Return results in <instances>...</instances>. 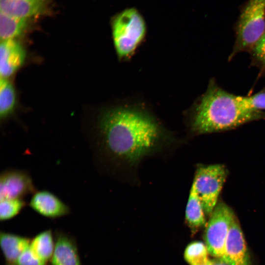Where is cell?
<instances>
[{"instance_id": "1", "label": "cell", "mask_w": 265, "mask_h": 265, "mask_svg": "<svg viewBox=\"0 0 265 265\" xmlns=\"http://www.w3.org/2000/svg\"><path fill=\"white\" fill-rule=\"evenodd\" d=\"M87 141L100 171L133 183L145 159L181 143L149 113L126 106L104 112Z\"/></svg>"}, {"instance_id": "2", "label": "cell", "mask_w": 265, "mask_h": 265, "mask_svg": "<svg viewBox=\"0 0 265 265\" xmlns=\"http://www.w3.org/2000/svg\"><path fill=\"white\" fill-rule=\"evenodd\" d=\"M259 120H265V111L247 108L240 95L226 91L212 78L191 110L189 131L191 135L221 132Z\"/></svg>"}, {"instance_id": "3", "label": "cell", "mask_w": 265, "mask_h": 265, "mask_svg": "<svg viewBox=\"0 0 265 265\" xmlns=\"http://www.w3.org/2000/svg\"><path fill=\"white\" fill-rule=\"evenodd\" d=\"M235 42L228 60L251 51L265 33V0H247L240 8L234 26Z\"/></svg>"}, {"instance_id": "4", "label": "cell", "mask_w": 265, "mask_h": 265, "mask_svg": "<svg viewBox=\"0 0 265 265\" xmlns=\"http://www.w3.org/2000/svg\"><path fill=\"white\" fill-rule=\"evenodd\" d=\"M111 26L118 57L129 58L146 36L147 26L144 17L136 8H127L112 17Z\"/></svg>"}, {"instance_id": "5", "label": "cell", "mask_w": 265, "mask_h": 265, "mask_svg": "<svg viewBox=\"0 0 265 265\" xmlns=\"http://www.w3.org/2000/svg\"><path fill=\"white\" fill-rule=\"evenodd\" d=\"M227 174L226 168L222 164L199 165L196 168L192 185L207 216H211L218 203Z\"/></svg>"}, {"instance_id": "6", "label": "cell", "mask_w": 265, "mask_h": 265, "mask_svg": "<svg viewBox=\"0 0 265 265\" xmlns=\"http://www.w3.org/2000/svg\"><path fill=\"white\" fill-rule=\"evenodd\" d=\"M235 214L227 204L218 202L206 225L205 244L209 253L221 260L224 253L227 237Z\"/></svg>"}, {"instance_id": "7", "label": "cell", "mask_w": 265, "mask_h": 265, "mask_svg": "<svg viewBox=\"0 0 265 265\" xmlns=\"http://www.w3.org/2000/svg\"><path fill=\"white\" fill-rule=\"evenodd\" d=\"M36 189L27 171L7 169L0 176V200L23 199L28 194H33Z\"/></svg>"}, {"instance_id": "8", "label": "cell", "mask_w": 265, "mask_h": 265, "mask_svg": "<svg viewBox=\"0 0 265 265\" xmlns=\"http://www.w3.org/2000/svg\"><path fill=\"white\" fill-rule=\"evenodd\" d=\"M221 261L228 265H251L245 238L236 215L229 229Z\"/></svg>"}, {"instance_id": "9", "label": "cell", "mask_w": 265, "mask_h": 265, "mask_svg": "<svg viewBox=\"0 0 265 265\" xmlns=\"http://www.w3.org/2000/svg\"><path fill=\"white\" fill-rule=\"evenodd\" d=\"M53 233L54 249L49 265H82L76 238L61 230Z\"/></svg>"}, {"instance_id": "10", "label": "cell", "mask_w": 265, "mask_h": 265, "mask_svg": "<svg viewBox=\"0 0 265 265\" xmlns=\"http://www.w3.org/2000/svg\"><path fill=\"white\" fill-rule=\"evenodd\" d=\"M29 206L39 214L52 219L69 214L70 208L52 192L42 190L36 191L29 201Z\"/></svg>"}, {"instance_id": "11", "label": "cell", "mask_w": 265, "mask_h": 265, "mask_svg": "<svg viewBox=\"0 0 265 265\" xmlns=\"http://www.w3.org/2000/svg\"><path fill=\"white\" fill-rule=\"evenodd\" d=\"M26 52L20 44L14 39L1 41L0 46V75L7 79L23 64Z\"/></svg>"}, {"instance_id": "12", "label": "cell", "mask_w": 265, "mask_h": 265, "mask_svg": "<svg viewBox=\"0 0 265 265\" xmlns=\"http://www.w3.org/2000/svg\"><path fill=\"white\" fill-rule=\"evenodd\" d=\"M48 4V0H0V10L8 15L27 19L46 13Z\"/></svg>"}, {"instance_id": "13", "label": "cell", "mask_w": 265, "mask_h": 265, "mask_svg": "<svg viewBox=\"0 0 265 265\" xmlns=\"http://www.w3.org/2000/svg\"><path fill=\"white\" fill-rule=\"evenodd\" d=\"M31 238L1 231L0 244L6 264H14L23 251L30 244Z\"/></svg>"}, {"instance_id": "14", "label": "cell", "mask_w": 265, "mask_h": 265, "mask_svg": "<svg viewBox=\"0 0 265 265\" xmlns=\"http://www.w3.org/2000/svg\"><path fill=\"white\" fill-rule=\"evenodd\" d=\"M205 213L201 202L191 185L185 210L186 223L192 232H196L206 224Z\"/></svg>"}, {"instance_id": "15", "label": "cell", "mask_w": 265, "mask_h": 265, "mask_svg": "<svg viewBox=\"0 0 265 265\" xmlns=\"http://www.w3.org/2000/svg\"><path fill=\"white\" fill-rule=\"evenodd\" d=\"M54 233L52 229L43 231L31 238L30 246L43 261L48 263L54 249Z\"/></svg>"}, {"instance_id": "16", "label": "cell", "mask_w": 265, "mask_h": 265, "mask_svg": "<svg viewBox=\"0 0 265 265\" xmlns=\"http://www.w3.org/2000/svg\"><path fill=\"white\" fill-rule=\"evenodd\" d=\"M27 26V19L19 18L0 12V38L4 41L20 35Z\"/></svg>"}, {"instance_id": "17", "label": "cell", "mask_w": 265, "mask_h": 265, "mask_svg": "<svg viewBox=\"0 0 265 265\" xmlns=\"http://www.w3.org/2000/svg\"><path fill=\"white\" fill-rule=\"evenodd\" d=\"M16 96L14 87L7 79L0 80V116L1 119L7 117L13 111Z\"/></svg>"}, {"instance_id": "18", "label": "cell", "mask_w": 265, "mask_h": 265, "mask_svg": "<svg viewBox=\"0 0 265 265\" xmlns=\"http://www.w3.org/2000/svg\"><path fill=\"white\" fill-rule=\"evenodd\" d=\"M23 199L0 200V220L5 221L17 216L26 206Z\"/></svg>"}, {"instance_id": "19", "label": "cell", "mask_w": 265, "mask_h": 265, "mask_svg": "<svg viewBox=\"0 0 265 265\" xmlns=\"http://www.w3.org/2000/svg\"><path fill=\"white\" fill-rule=\"evenodd\" d=\"M209 252L203 242L199 241L189 243L184 251V258L190 265L203 261L208 259Z\"/></svg>"}, {"instance_id": "20", "label": "cell", "mask_w": 265, "mask_h": 265, "mask_svg": "<svg viewBox=\"0 0 265 265\" xmlns=\"http://www.w3.org/2000/svg\"><path fill=\"white\" fill-rule=\"evenodd\" d=\"M249 53L250 65L259 70L257 80L265 76V33Z\"/></svg>"}, {"instance_id": "21", "label": "cell", "mask_w": 265, "mask_h": 265, "mask_svg": "<svg viewBox=\"0 0 265 265\" xmlns=\"http://www.w3.org/2000/svg\"><path fill=\"white\" fill-rule=\"evenodd\" d=\"M240 98L247 108L255 111H265V87L254 94L240 96Z\"/></svg>"}, {"instance_id": "22", "label": "cell", "mask_w": 265, "mask_h": 265, "mask_svg": "<svg viewBox=\"0 0 265 265\" xmlns=\"http://www.w3.org/2000/svg\"><path fill=\"white\" fill-rule=\"evenodd\" d=\"M16 265H49V264L41 260L28 246L21 254L15 263Z\"/></svg>"}, {"instance_id": "23", "label": "cell", "mask_w": 265, "mask_h": 265, "mask_svg": "<svg viewBox=\"0 0 265 265\" xmlns=\"http://www.w3.org/2000/svg\"><path fill=\"white\" fill-rule=\"evenodd\" d=\"M192 265H213V261L210 260L208 258L205 260L197 263Z\"/></svg>"}, {"instance_id": "24", "label": "cell", "mask_w": 265, "mask_h": 265, "mask_svg": "<svg viewBox=\"0 0 265 265\" xmlns=\"http://www.w3.org/2000/svg\"><path fill=\"white\" fill-rule=\"evenodd\" d=\"M213 265H228V264H226L222 261L217 259L216 260L213 261Z\"/></svg>"}, {"instance_id": "25", "label": "cell", "mask_w": 265, "mask_h": 265, "mask_svg": "<svg viewBox=\"0 0 265 265\" xmlns=\"http://www.w3.org/2000/svg\"><path fill=\"white\" fill-rule=\"evenodd\" d=\"M5 265H16L15 264H6Z\"/></svg>"}]
</instances>
